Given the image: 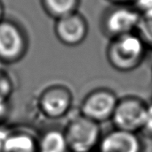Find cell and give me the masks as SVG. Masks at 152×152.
<instances>
[{"label": "cell", "instance_id": "obj_7", "mask_svg": "<svg viewBox=\"0 0 152 152\" xmlns=\"http://www.w3.org/2000/svg\"><path fill=\"white\" fill-rule=\"evenodd\" d=\"M118 99L111 89L96 88L88 93L82 100L78 113L102 125L110 121Z\"/></svg>", "mask_w": 152, "mask_h": 152}, {"label": "cell", "instance_id": "obj_17", "mask_svg": "<svg viewBox=\"0 0 152 152\" xmlns=\"http://www.w3.org/2000/svg\"><path fill=\"white\" fill-rule=\"evenodd\" d=\"M4 5L2 2V0H0V22L4 20Z\"/></svg>", "mask_w": 152, "mask_h": 152}, {"label": "cell", "instance_id": "obj_6", "mask_svg": "<svg viewBox=\"0 0 152 152\" xmlns=\"http://www.w3.org/2000/svg\"><path fill=\"white\" fill-rule=\"evenodd\" d=\"M28 40L25 30L15 21L4 19L0 22V63L20 61L27 53Z\"/></svg>", "mask_w": 152, "mask_h": 152}, {"label": "cell", "instance_id": "obj_12", "mask_svg": "<svg viewBox=\"0 0 152 152\" xmlns=\"http://www.w3.org/2000/svg\"><path fill=\"white\" fill-rule=\"evenodd\" d=\"M81 0H40L47 15L54 20L77 12Z\"/></svg>", "mask_w": 152, "mask_h": 152}, {"label": "cell", "instance_id": "obj_16", "mask_svg": "<svg viewBox=\"0 0 152 152\" xmlns=\"http://www.w3.org/2000/svg\"><path fill=\"white\" fill-rule=\"evenodd\" d=\"M132 4L141 13L152 11V0H133Z\"/></svg>", "mask_w": 152, "mask_h": 152}, {"label": "cell", "instance_id": "obj_18", "mask_svg": "<svg viewBox=\"0 0 152 152\" xmlns=\"http://www.w3.org/2000/svg\"><path fill=\"white\" fill-rule=\"evenodd\" d=\"M113 4H132L133 0H110Z\"/></svg>", "mask_w": 152, "mask_h": 152}, {"label": "cell", "instance_id": "obj_3", "mask_svg": "<svg viewBox=\"0 0 152 152\" xmlns=\"http://www.w3.org/2000/svg\"><path fill=\"white\" fill-rule=\"evenodd\" d=\"M74 96L71 90L61 84L45 87L38 95L37 107L42 118L58 121L66 118L72 110Z\"/></svg>", "mask_w": 152, "mask_h": 152}, {"label": "cell", "instance_id": "obj_2", "mask_svg": "<svg viewBox=\"0 0 152 152\" xmlns=\"http://www.w3.org/2000/svg\"><path fill=\"white\" fill-rule=\"evenodd\" d=\"M70 152H94L102 137L100 124L77 113L63 127Z\"/></svg>", "mask_w": 152, "mask_h": 152}, {"label": "cell", "instance_id": "obj_11", "mask_svg": "<svg viewBox=\"0 0 152 152\" xmlns=\"http://www.w3.org/2000/svg\"><path fill=\"white\" fill-rule=\"evenodd\" d=\"M38 152H70L62 129L50 128L38 134Z\"/></svg>", "mask_w": 152, "mask_h": 152}, {"label": "cell", "instance_id": "obj_5", "mask_svg": "<svg viewBox=\"0 0 152 152\" xmlns=\"http://www.w3.org/2000/svg\"><path fill=\"white\" fill-rule=\"evenodd\" d=\"M141 12L132 4H113L102 18V30L110 39L137 31Z\"/></svg>", "mask_w": 152, "mask_h": 152}, {"label": "cell", "instance_id": "obj_14", "mask_svg": "<svg viewBox=\"0 0 152 152\" xmlns=\"http://www.w3.org/2000/svg\"><path fill=\"white\" fill-rule=\"evenodd\" d=\"M13 92V81L7 71L0 65V103L9 102Z\"/></svg>", "mask_w": 152, "mask_h": 152}, {"label": "cell", "instance_id": "obj_15", "mask_svg": "<svg viewBox=\"0 0 152 152\" xmlns=\"http://www.w3.org/2000/svg\"><path fill=\"white\" fill-rule=\"evenodd\" d=\"M141 133L148 138L152 139V102H150L148 104L145 121Z\"/></svg>", "mask_w": 152, "mask_h": 152}, {"label": "cell", "instance_id": "obj_4", "mask_svg": "<svg viewBox=\"0 0 152 152\" xmlns=\"http://www.w3.org/2000/svg\"><path fill=\"white\" fill-rule=\"evenodd\" d=\"M149 102L136 95L120 97L111 117L113 128L140 134L142 132Z\"/></svg>", "mask_w": 152, "mask_h": 152}, {"label": "cell", "instance_id": "obj_1", "mask_svg": "<svg viewBox=\"0 0 152 152\" xmlns=\"http://www.w3.org/2000/svg\"><path fill=\"white\" fill-rule=\"evenodd\" d=\"M147 45L137 32L111 38L106 51L110 65L117 71L128 73L135 70L143 62Z\"/></svg>", "mask_w": 152, "mask_h": 152}, {"label": "cell", "instance_id": "obj_9", "mask_svg": "<svg viewBox=\"0 0 152 152\" xmlns=\"http://www.w3.org/2000/svg\"><path fill=\"white\" fill-rule=\"evenodd\" d=\"M143 140L137 133L113 128L102 134L96 152H144Z\"/></svg>", "mask_w": 152, "mask_h": 152}, {"label": "cell", "instance_id": "obj_13", "mask_svg": "<svg viewBox=\"0 0 152 152\" xmlns=\"http://www.w3.org/2000/svg\"><path fill=\"white\" fill-rule=\"evenodd\" d=\"M137 34L144 41L148 48L152 49V11L141 13Z\"/></svg>", "mask_w": 152, "mask_h": 152}, {"label": "cell", "instance_id": "obj_10", "mask_svg": "<svg viewBox=\"0 0 152 152\" xmlns=\"http://www.w3.org/2000/svg\"><path fill=\"white\" fill-rule=\"evenodd\" d=\"M37 139L28 127H5L0 132V152H38Z\"/></svg>", "mask_w": 152, "mask_h": 152}, {"label": "cell", "instance_id": "obj_8", "mask_svg": "<svg viewBox=\"0 0 152 152\" xmlns=\"http://www.w3.org/2000/svg\"><path fill=\"white\" fill-rule=\"evenodd\" d=\"M54 34L64 45L77 46L84 43L89 32L88 21L78 12H72L55 20Z\"/></svg>", "mask_w": 152, "mask_h": 152}]
</instances>
